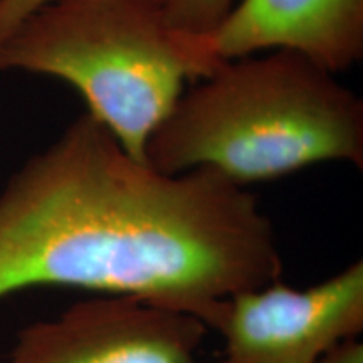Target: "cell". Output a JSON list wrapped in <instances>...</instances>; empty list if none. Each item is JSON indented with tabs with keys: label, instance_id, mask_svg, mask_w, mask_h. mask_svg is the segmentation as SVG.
I'll use <instances>...</instances> for the list:
<instances>
[{
	"label": "cell",
	"instance_id": "obj_1",
	"mask_svg": "<svg viewBox=\"0 0 363 363\" xmlns=\"http://www.w3.org/2000/svg\"><path fill=\"white\" fill-rule=\"evenodd\" d=\"M281 269L274 227L246 187L211 169L153 170L88 113L0 192V298L67 286L212 328L225 299Z\"/></svg>",
	"mask_w": 363,
	"mask_h": 363
},
{
	"label": "cell",
	"instance_id": "obj_2",
	"mask_svg": "<svg viewBox=\"0 0 363 363\" xmlns=\"http://www.w3.org/2000/svg\"><path fill=\"white\" fill-rule=\"evenodd\" d=\"M157 126L145 162L167 175L211 169L246 187L325 162L363 167V103L289 49L225 61Z\"/></svg>",
	"mask_w": 363,
	"mask_h": 363
},
{
	"label": "cell",
	"instance_id": "obj_3",
	"mask_svg": "<svg viewBox=\"0 0 363 363\" xmlns=\"http://www.w3.org/2000/svg\"><path fill=\"white\" fill-rule=\"evenodd\" d=\"M220 65L201 35L174 29L163 7L147 0H49L0 44V71L66 81L88 115L140 162L185 81Z\"/></svg>",
	"mask_w": 363,
	"mask_h": 363
},
{
	"label": "cell",
	"instance_id": "obj_4",
	"mask_svg": "<svg viewBox=\"0 0 363 363\" xmlns=\"http://www.w3.org/2000/svg\"><path fill=\"white\" fill-rule=\"evenodd\" d=\"M212 328L224 337L220 363H316L363 328V264L305 289L274 281L222 303Z\"/></svg>",
	"mask_w": 363,
	"mask_h": 363
},
{
	"label": "cell",
	"instance_id": "obj_5",
	"mask_svg": "<svg viewBox=\"0 0 363 363\" xmlns=\"http://www.w3.org/2000/svg\"><path fill=\"white\" fill-rule=\"evenodd\" d=\"M207 330L189 313L96 294L22 328L0 363H201Z\"/></svg>",
	"mask_w": 363,
	"mask_h": 363
},
{
	"label": "cell",
	"instance_id": "obj_6",
	"mask_svg": "<svg viewBox=\"0 0 363 363\" xmlns=\"http://www.w3.org/2000/svg\"><path fill=\"white\" fill-rule=\"evenodd\" d=\"M201 38L216 62L289 49L335 74L363 56V0H240Z\"/></svg>",
	"mask_w": 363,
	"mask_h": 363
},
{
	"label": "cell",
	"instance_id": "obj_7",
	"mask_svg": "<svg viewBox=\"0 0 363 363\" xmlns=\"http://www.w3.org/2000/svg\"><path fill=\"white\" fill-rule=\"evenodd\" d=\"M234 4L235 0H167L163 13L174 29L203 35L212 33L225 19Z\"/></svg>",
	"mask_w": 363,
	"mask_h": 363
},
{
	"label": "cell",
	"instance_id": "obj_8",
	"mask_svg": "<svg viewBox=\"0 0 363 363\" xmlns=\"http://www.w3.org/2000/svg\"><path fill=\"white\" fill-rule=\"evenodd\" d=\"M48 2L49 0H0V44L27 16ZM147 2L163 7L167 0H147Z\"/></svg>",
	"mask_w": 363,
	"mask_h": 363
},
{
	"label": "cell",
	"instance_id": "obj_9",
	"mask_svg": "<svg viewBox=\"0 0 363 363\" xmlns=\"http://www.w3.org/2000/svg\"><path fill=\"white\" fill-rule=\"evenodd\" d=\"M316 363H363V345L357 337L347 338L330 348Z\"/></svg>",
	"mask_w": 363,
	"mask_h": 363
}]
</instances>
